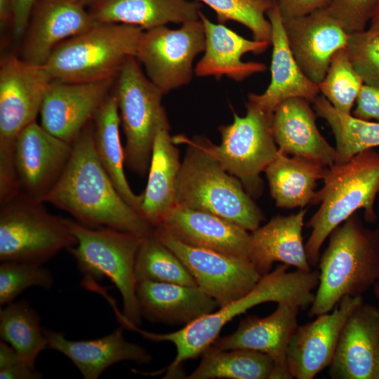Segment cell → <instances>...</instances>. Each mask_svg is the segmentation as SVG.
<instances>
[{"label":"cell","mask_w":379,"mask_h":379,"mask_svg":"<svg viewBox=\"0 0 379 379\" xmlns=\"http://www.w3.org/2000/svg\"><path fill=\"white\" fill-rule=\"evenodd\" d=\"M60 178L46 195L48 203L90 227H107L145 237L154 228L121 197L95 152L91 120L72 143Z\"/></svg>","instance_id":"cell-1"},{"label":"cell","mask_w":379,"mask_h":379,"mask_svg":"<svg viewBox=\"0 0 379 379\" xmlns=\"http://www.w3.org/2000/svg\"><path fill=\"white\" fill-rule=\"evenodd\" d=\"M289 265L281 264L263 275L255 286L245 295L217 310L204 315L181 329L168 333H154L133 326L131 330L143 338L154 342L168 341L176 349L173 361L165 368L153 373H165L164 378H179L182 374V364L195 359L218 337L221 329L237 316L245 313L258 305L275 302L297 305L301 310L311 305L314 289L319 284V271L296 270L288 272Z\"/></svg>","instance_id":"cell-2"},{"label":"cell","mask_w":379,"mask_h":379,"mask_svg":"<svg viewBox=\"0 0 379 379\" xmlns=\"http://www.w3.org/2000/svg\"><path fill=\"white\" fill-rule=\"evenodd\" d=\"M328 238L310 317L331 312L345 296H362L379 280V229L366 227L355 212Z\"/></svg>","instance_id":"cell-3"},{"label":"cell","mask_w":379,"mask_h":379,"mask_svg":"<svg viewBox=\"0 0 379 379\" xmlns=\"http://www.w3.org/2000/svg\"><path fill=\"white\" fill-rule=\"evenodd\" d=\"M324 185L317 191L314 204H320L305 223L311 234L305 244L308 262L315 267L320 249L330 233L359 209L368 222L377 219L374 208L379 193V152H360L350 161L327 167Z\"/></svg>","instance_id":"cell-4"},{"label":"cell","mask_w":379,"mask_h":379,"mask_svg":"<svg viewBox=\"0 0 379 379\" xmlns=\"http://www.w3.org/2000/svg\"><path fill=\"white\" fill-rule=\"evenodd\" d=\"M187 145L176 185L177 206L206 211L254 231L265 220L241 181L185 135L173 137Z\"/></svg>","instance_id":"cell-5"},{"label":"cell","mask_w":379,"mask_h":379,"mask_svg":"<svg viewBox=\"0 0 379 379\" xmlns=\"http://www.w3.org/2000/svg\"><path fill=\"white\" fill-rule=\"evenodd\" d=\"M143 31L130 25L96 22L60 43L44 65L53 79L62 81L115 79L125 62L135 57Z\"/></svg>","instance_id":"cell-6"},{"label":"cell","mask_w":379,"mask_h":379,"mask_svg":"<svg viewBox=\"0 0 379 379\" xmlns=\"http://www.w3.org/2000/svg\"><path fill=\"white\" fill-rule=\"evenodd\" d=\"M66 221L77 240L68 250L84 283L109 279L121 295L124 317L139 326L142 315L136 295L135 263L144 237L107 227H90L71 219Z\"/></svg>","instance_id":"cell-7"},{"label":"cell","mask_w":379,"mask_h":379,"mask_svg":"<svg viewBox=\"0 0 379 379\" xmlns=\"http://www.w3.org/2000/svg\"><path fill=\"white\" fill-rule=\"evenodd\" d=\"M246 113L233 114V121L218 128L221 142L215 145L207 138L192 139L227 172L237 178L253 199L263 192L260 173L278 152L272 133L273 112L247 100Z\"/></svg>","instance_id":"cell-8"},{"label":"cell","mask_w":379,"mask_h":379,"mask_svg":"<svg viewBox=\"0 0 379 379\" xmlns=\"http://www.w3.org/2000/svg\"><path fill=\"white\" fill-rule=\"evenodd\" d=\"M53 80L45 65L28 62L14 55L0 65V187L16 184L14 148L20 132L36 121L46 91Z\"/></svg>","instance_id":"cell-9"},{"label":"cell","mask_w":379,"mask_h":379,"mask_svg":"<svg viewBox=\"0 0 379 379\" xmlns=\"http://www.w3.org/2000/svg\"><path fill=\"white\" fill-rule=\"evenodd\" d=\"M131 57L116 78V97L126 137L125 164L141 176L148 173L152 146L158 131L170 127L162 105L164 95Z\"/></svg>","instance_id":"cell-10"},{"label":"cell","mask_w":379,"mask_h":379,"mask_svg":"<svg viewBox=\"0 0 379 379\" xmlns=\"http://www.w3.org/2000/svg\"><path fill=\"white\" fill-rule=\"evenodd\" d=\"M43 204L19 193L0 204L1 262L44 264L77 244L66 218L51 214Z\"/></svg>","instance_id":"cell-11"},{"label":"cell","mask_w":379,"mask_h":379,"mask_svg":"<svg viewBox=\"0 0 379 379\" xmlns=\"http://www.w3.org/2000/svg\"><path fill=\"white\" fill-rule=\"evenodd\" d=\"M205 44L200 19L184 22L177 29L163 25L143 31L135 58L149 80L166 94L191 81L193 62L204 51Z\"/></svg>","instance_id":"cell-12"},{"label":"cell","mask_w":379,"mask_h":379,"mask_svg":"<svg viewBox=\"0 0 379 379\" xmlns=\"http://www.w3.org/2000/svg\"><path fill=\"white\" fill-rule=\"evenodd\" d=\"M154 234L182 262L197 286L222 307L248 293L261 278L247 258L185 244L159 227Z\"/></svg>","instance_id":"cell-13"},{"label":"cell","mask_w":379,"mask_h":379,"mask_svg":"<svg viewBox=\"0 0 379 379\" xmlns=\"http://www.w3.org/2000/svg\"><path fill=\"white\" fill-rule=\"evenodd\" d=\"M72 145L53 135L36 121L18 136L13 165L18 189L22 194L44 202L62 174Z\"/></svg>","instance_id":"cell-14"},{"label":"cell","mask_w":379,"mask_h":379,"mask_svg":"<svg viewBox=\"0 0 379 379\" xmlns=\"http://www.w3.org/2000/svg\"><path fill=\"white\" fill-rule=\"evenodd\" d=\"M115 80L66 82L53 79L41 105V125L53 135L72 144L93 119Z\"/></svg>","instance_id":"cell-15"},{"label":"cell","mask_w":379,"mask_h":379,"mask_svg":"<svg viewBox=\"0 0 379 379\" xmlns=\"http://www.w3.org/2000/svg\"><path fill=\"white\" fill-rule=\"evenodd\" d=\"M363 302L362 296H345L331 312L297 327L287 350L293 378L312 379L329 366L344 323Z\"/></svg>","instance_id":"cell-16"},{"label":"cell","mask_w":379,"mask_h":379,"mask_svg":"<svg viewBox=\"0 0 379 379\" xmlns=\"http://www.w3.org/2000/svg\"><path fill=\"white\" fill-rule=\"evenodd\" d=\"M86 8L75 0H39L22 35L21 58L32 64H46L60 43L97 22Z\"/></svg>","instance_id":"cell-17"},{"label":"cell","mask_w":379,"mask_h":379,"mask_svg":"<svg viewBox=\"0 0 379 379\" xmlns=\"http://www.w3.org/2000/svg\"><path fill=\"white\" fill-rule=\"evenodd\" d=\"M300 307L278 303L270 315L244 318L232 334L217 338L211 344L220 350L246 349L264 353L274 363L271 378H293L288 369L287 350L290 340L298 326Z\"/></svg>","instance_id":"cell-18"},{"label":"cell","mask_w":379,"mask_h":379,"mask_svg":"<svg viewBox=\"0 0 379 379\" xmlns=\"http://www.w3.org/2000/svg\"><path fill=\"white\" fill-rule=\"evenodd\" d=\"M289 48L305 76L318 84L333 54L347 46L348 34L326 9L283 22Z\"/></svg>","instance_id":"cell-19"},{"label":"cell","mask_w":379,"mask_h":379,"mask_svg":"<svg viewBox=\"0 0 379 379\" xmlns=\"http://www.w3.org/2000/svg\"><path fill=\"white\" fill-rule=\"evenodd\" d=\"M379 355V308L364 302L347 317L328 374L333 379H375Z\"/></svg>","instance_id":"cell-20"},{"label":"cell","mask_w":379,"mask_h":379,"mask_svg":"<svg viewBox=\"0 0 379 379\" xmlns=\"http://www.w3.org/2000/svg\"><path fill=\"white\" fill-rule=\"evenodd\" d=\"M157 227L185 244L249 258L248 230L213 213L177 206Z\"/></svg>","instance_id":"cell-21"},{"label":"cell","mask_w":379,"mask_h":379,"mask_svg":"<svg viewBox=\"0 0 379 379\" xmlns=\"http://www.w3.org/2000/svg\"><path fill=\"white\" fill-rule=\"evenodd\" d=\"M205 32L206 44L204 55L197 62L194 74L199 77H227L240 82L267 69L259 62H244L242 56L249 52L260 54L270 44L249 40L239 35L224 24L211 22L202 12L199 14Z\"/></svg>","instance_id":"cell-22"},{"label":"cell","mask_w":379,"mask_h":379,"mask_svg":"<svg viewBox=\"0 0 379 379\" xmlns=\"http://www.w3.org/2000/svg\"><path fill=\"white\" fill-rule=\"evenodd\" d=\"M272 133L278 149L324 167L335 164L336 150L321 135L310 102L300 97L288 98L275 108Z\"/></svg>","instance_id":"cell-23"},{"label":"cell","mask_w":379,"mask_h":379,"mask_svg":"<svg viewBox=\"0 0 379 379\" xmlns=\"http://www.w3.org/2000/svg\"><path fill=\"white\" fill-rule=\"evenodd\" d=\"M48 348L69 358L86 379H97L109 366L124 361L148 364L152 356L142 347L127 341L121 328L100 338L71 340L60 332L44 329Z\"/></svg>","instance_id":"cell-24"},{"label":"cell","mask_w":379,"mask_h":379,"mask_svg":"<svg viewBox=\"0 0 379 379\" xmlns=\"http://www.w3.org/2000/svg\"><path fill=\"white\" fill-rule=\"evenodd\" d=\"M267 17L272 25L271 81L263 93H249L248 101L270 112L290 98L300 97L313 102L319 96L318 85L308 79L297 64L275 4L267 11Z\"/></svg>","instance_id":"cell-25"},{"label":"cell","mask_w":379,"mask_h":379,"mask_svg":"<svg viewBox=\"0 0 379 379\" xmlns=\"http://www.w3.org/2000/svg\"><path fill=\"white\" fill-rule=\"evenodd\" d=\"M136 295L142 317L153 323L185 326L219 308L196 286L142 280Z\"/></svg>","instance_id":"cell-26"},{"label":"cell","mask_w":379,"mask_h":379,"mask_svg":"<svg viewBox=\"0 0 379 379\" xmlns=\"http://www.w3.org/2000/svg\"><path fill=\"white\" fill-rule=\"evenodd\" d=\"M306 209L289 215H276L252 232L249 259L263 276L272 270L274 262H280L297 270L311 271L302 227Z\"/></svg>","instance_id":"cell-27"},{"label":"cell","mask_w":379,"mask_h":379,"mask_svg":"<svg viewBox=\"0 0 379 379\" xmlns=\"http://www.w3.org/2000/svg\"><path fill=\"white\" fill-rule=\"evenodd\" d=\"M197 0H94L88 11L97 22L119 23L147 30L199 19Z\"/></svg>","instance_id":"cell-28"},{"label":"cell","mask_w":379,"mask_h":379,"mask_svg":"<svg viewBox=\"0 0 379 379\" xmlns=\"http://www.w3.org/2000/svg\"><path fill=\"white\" fill-rule=\"evenodd\" d=\"M169 131L170 127H162L155 136L147 182L141 194L140 213L153 228L177 206L176 185L181 162Z\"/></svg>","instance_id":"cell-29"},{"label":"cell","mask_w":379,"mask_h":379,"mask_svg":"<svg viewBox=\"0 0 379 379\" xmlns=\"http://www.w3.org/2000/svg\"><path fill=\"white\" fill-rule=\"evenodd\" d=\"M326 168L301 157H289L278 149L265 171L276 206L302 208L314 204L317 181L323 180Z\"/></svg>","instance_id":"cell-30"},{"label":"cell","mask_w":379,"mask_h":379,"mask_svg":"<svg viewBox=\"0 0 379 379\" xmlns=\"http://www.w3.org/2000/svg\"><path fill=\"white\" fill-rule=\"evenodd\" d=\"M93 121L95 152L102 166L121 197L140 213L142 194L133 192L124 173V147L119 133L121 119L114 93L107 95Z\"/></svg>","instance_id":"cell-31"},{"label":"cell","mask_w":379,"mask_h":379,"mask_svg":"<svg viewBox=\"0 0 379 379\" xmlns=\"http://www.w3.org/2000/svg\"><path fill=\"white\" fill-rule=\"evenodd\" d=\"M274 368L273 360L264 353L246 349L220 350L211 345L187 378L271 379Z\"/></svg>","instance_id":"cell-32"},{"label":"cell","mask_w":379,"mask_h":379,"mask_svg":"<svg viewBox=\"0 0 379 379\" xmlns=\"http://www.w3.org/2000/svg\"><path fill=\"white\" fill-rule=\"evenodd\" d=\"M313 104L317 114L328 123L334 135L335 164L346 163L360 152L379 146V123L342 113L322 95Z\"/></svg>","instance_id":"cell-33"},{"label":"cell","mask_w":379,"mask_h":379,"mask_svg":"<svg viewBox=\"0 0 379 379\" xmlns=\"http://www.w3.org/2000/svg\"><path fill=\"white\" fill-rule=\"evenodd\" d=\"M36 311L25 300L12 302L0 310L1 339L28 363L48 348Z\"/></svg>","instance_id":"cell-34"},{"label":"cell","mask_w":379,"mask_h":379,"mask_svg":"<svg viewBox=\"0 0 379 379\" xmlns=\"http://www.w3.org/2000/svg\"><path fill=\"white\" fill-rule=\"evenodd\" d=\"M135 275L137 281L148 280L197 286L182 262L153 232L143 237L138 248Z\"/></svg>","instance_id":"cell-35"},{"label":"cell","mask_w":379,"mask_h":379,"mask_svg":"<svg viewBox=\"0 0 379 379\" xmlns=\"http://www.w3.org/2000/svg\"><path fill=\"white\" fill-rule=\"evenodd\" d=\"M364 84L345 47L333 54L326 76L317 85L319 92L335 109L352 114V107Z\"/></svg>","instance_id":"cell-36"},{"label":"cell","mask_w":379,"mask_h":379,"mask_svg":"<svg viewBox=\"0 0 379 379\" xmlns=\"http://www.w3.org/2000/svg\"><path fill=\"white\" fill-rule=\"evenodd\" d=\"M211 8L218 23L234 21L247 27L253 39L271 44L272 25L267 17L274 2L267 0H197Z\"/></svg>","instance_id":"cell-37"},{"label":"cell","mask_w":379,"mask_h":379,"mask_svg":"<svg viewBox=\"0 0 379 379\" xmlns=\"http://www.w3.org/2000/svg\"><path fill=\"white\" fill-rule=\"evenodd\" d=\"M54 281L43 264L32 262H1L0 265V305L4 306L28 288L49 289Z\"/></svg>","instance_id":"cell-38"},{"label":"cell","mask_w":379,"mask_h":379,"mask_svg":"<svg viewBox=\"0 0 379 379\" xmlns=\"http://www.w3.org/2000/svg\"><path fill=\"white\" fill-rule=\"evenodd\" d=\"M346 48L364 84L379 87V32L364 30L348 34Z\"/></svg>","instance_id":"cell-39"},{"label":"cell","mask_w":379,"mask_h":379,"mask_svg":"<svg viewBox=\"0 0 379 379\" xmlns=\"http://www.w3.org/2000/svg\"><path fill=\"white\" fill-rule=\"evenodd\" d=\"M378 0H332L328 13L348 34L365 30Z\"/></svg>","instance_id":"cell-40"},{"label":"cell","mask_w":379,"mask_h":379,"mask_svg":"<svg viewBox=\"0 0 379 379\" xmlns=\"http://www.w3.org/2000/svg\"><path fill=\"white\" fill-rule=\"evenodd\" d=\"M42 373L35 365L25 361L10 345L0 343L1 379H40Z\"/></svg>","instance_id":"cell-41"},{"label":"cell","mask_w":379,"mask_h":379,"mask_svg":"<svg viewBox=\"0 0 379 379\" xmlns=\"http://www.w3.org/2000/svg\"><path fill=\"white\" fill-rule=\"evenodd\" d=\"M332 0H275L282 22L326 9Z\"/></svg>","instance_id":"cell-42"},{"label":"cell","mask_w":379,"mask_h":379,"mask_svg":"<svg viewBox=\"0 0 379 379\" xmlns=\"http://www.w3.org/2000/svg\"><path fill=\"white\" fill-rule=\"evenodd\" d=\"M353 117L379 123V87L364 84L356 100Z\"/></svg>","instance_id":"cell-43"},{"label":"cell","mask_w":379,"mask_h":379,"mask_svg":"<svg viewBox=\"0 0 379 379\" xmlns=\"http://www.w3.org/2000/svg\"><path fill=\"white\" fill-rule=\"evenodd\" d=\"M39 0H13V31L15 38L22 37L35 4Z\"/></svg>","instance_id":"cell-44"},{"label":"cell","mask_w":379,"mask_h":379,"mask_svg":"<svg viewBox=\"0 0 379 379\" xmlns=\"http://www.w3.org/2000/svg\"><path fill=\"white\" fill-rule=\"evenodd\" d=\"M14 16L13 0H0V25L4 28L8 25H13Z\"/></svg>","instance_id":"cell-45"},{"label":"cell","mask_w":379,"mask_h":379,"mask_svg":"<svg viewBox=\"0 0 379 379\" xmlns=\"http://www.w3.org/2000/svg\"><path fill=\"white\" fill-rule=\"evenodd\" d=\"M370 32H379V0L378 1L373 17L370 22V27L367 29Z\"/></svg>","instance_id":"cell-46"},{"label":"cell","mask_w":379,"mask_h":379,"mask_svg":"<svg viewBox=\"0 0 379 379\" xmlns=\"http://www.w3.org/2000/svg\"><path fill=\"white\" fill-rule=\"evenodd\" d=\"M373 292L375 298L379 300V280L373 286Z\"/></svg>","instance_id":"cell-47"},{"label":"cell","mask_w":379,"mask_h":379,"mask_svg":"<svg viewBox=\"0 0 379 379\" xmlns=\"http://www.w3.org/2000/svg\"><path fill=\"white\" fill-rule=\"evenodd\" d=\"M83 6L88 7L94 0H75Z\"/></svg>","instance_id":"cell-48"},{"label":"cell","mask_w":379,"mask_h":379,"mask_svg":"<svg viewBox=\"0 0 379 379\" xmlns=\"http://www.w3.org/2000/svg\"><path fill=\"white\" fill-rule=\"evenodd\" d=\"M375 379H379V355H378V361H377L375 374Z\"/></svg>","instance_id":"cell-49"},{"label":"cell","mask_w":379,"mask_h":379,"mask_svg":"<svg viewBox=\"0 0 379 379\" xmlns=\"http://www.w3.org/2000/svg\"><path fill=\"white\" fill-rule=\"evenodd\" d=\"M267 1H273V2H274V1H275V0H267Z\"/></svg>","instance_id":"cell-50"}]
</instances>
